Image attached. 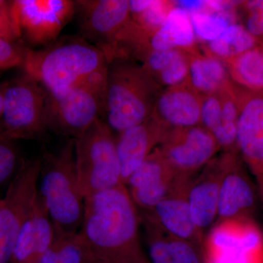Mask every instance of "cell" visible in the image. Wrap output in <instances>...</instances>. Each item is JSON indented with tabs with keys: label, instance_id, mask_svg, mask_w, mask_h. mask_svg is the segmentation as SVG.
<instances>
[{
	"label": "cell",
	"instance_id": "obj_1",
	"mask_svg": "<svg viewBox=\"0 0 263 263\" xmlns=\"http://www.w3.org/2000/svg\"><path fill=\"white\" fill-rule=\"evenodd\" d=\"M141 217L127 186L85 198L79 233L98 261L105 263H152L142 246Z\"/></svg>",
	"mask_w": 263,
	"mask_h": 263
},
{
	"label": "cell",
	"instance_id": "obj_2",
	"mask_svg": "<svg viewBox=\"0 0 263 263\" xmlns=\"http://www.w3.org/2000/svg\"><path fill=\"white\" fill-rule=\"evenodd\" d=\"M22 67L23 73L57 98L107 70L108 62L100 50L81 36L67 35L40 50L27 48Z\"/></svg>",
	"mask_w": 263,
	"mask_h": 263
},
{
	"label": "cell",
	"instance_id": "obj_3",
	"mask_svg": "<svg viewBox=\"0 0 263 263\" xmlns=\"http://www.w3.org/2000/svg\"><path fill=\"white\" fill-rule=\"evenodd\" d=\"M38 193L47 208L54 236L79 233L84 214L75 160V141L67 140L55 152L43 151Z\"/></svg>",
	"mask_w": 263,
	"mask_h": 263
},
{
	"label": "cell",
	"instance_id": "obj_4",
	"mask_svg": "<svg viewBox=\"0 0 263 263\" xmlns=\"http://www.w3.org/2000/svg\"><path fill=\"white\" fill-rule=\"evenodd\" d=\"M163 88L133 60L117 59L108 64L105 114L112 130L122 133L152 117Z\"/></svg>",
	"mask_w": 263,
	"mask_h": 263
},
{
	"label": "cell",
	"instance_id": "obj_5",
	"mask_svg": "<svg viewBox=\"0 0 263 263\" xmlns=\"http://www.w3.org/2000/svg\"><path fill=\"white\" fill-rule=\"evenodd\" d=\"M74 141L78 179L84 199L124 184L117 138L106 122L97 119Z\"/></svg>",
	"mask_w": 263,
	"mask_h": 263
},
{
	"label": "cell",
	"instance_id": "obj_6",
	"mask_svg": "<svg viewBox=\"0 0 263 263\" xmlns=\"http://www.w3.org/2000/svg\"><path fill=\"white\" fill-rule=\"evenodd\" d=\"M107 70L62 96L55 98L47 93L45 123L48 131L75 139L105 115Z\"/></svg>",
	"mask_w": 263,
	"mask_h": 263
},
{
	"label": "cell",
	"instance_id": "obj_7",
	"mask_svg": "<svg viewBox=\"0 0 263 263\" xmlns=\"http://www.w3.org/2000/svg\"><path fill=\"white\" fill-rule=\"evenodd\" d=\"M3 136L12 141L45 138L47 92L37 81L26 74L3 83Z\"/></svg>",
	"mask_w": 263,
	"mask_h": 263
},
{
	"label": "cell",
	"instance_id": "obj_8",
	"mask_svg": "<svg viewBox=\"0 0 263 263\" xmlns=\"http://www.w3.org/2000/svg\"><path fill=\"white\" fill-rule=\"evenodd\" d=\"M41 165V156L22 160L0 199V263L11 260L19 233L37 195Z\"/></svg>",
	"mask_w": 263,
	"mask_h": 263
},
{
	"label": "cell",
	"instance_id": "obj_9",
	"mask_svg": "<svg viewBox=\"0 0 263 263\" xmlns=\"http://www.w3.org/2000/svg\"><path fill=\"white\" fill-rule=\"evenodd\" d=\"M204 263H263V233L254 219L216 222L205 235Z\"/></svg>",
	"mask_w": 263,
	"mask_h": 263
},
{
	"label": "cell",
	"instance_id": "obj_10",
	"mask_svg": "<svg viewBox=\"0 0 263 263\" xmlns=\"http://www.w3.org/2000/svg\"><path fill=\"white\" fill-rule=\"evenodd\" d=\"M11 12L19 38L32 46H48L58 39L76 15L71 0H15Z\"/></svg>",
	"mask_w": 263,
	"mask_h": 263
},
{
	"label": "cell",
	"instance_id": "obj_11",
	"mask_svg": "<svg viewBox=\"0 0 263 263\" xmlns=\"http://www.w3.org/2000/svg\"><path fill=\"white\" fill-rule=\"evenodd\" d=\"M75 3L79 35L100 50L108 64L114 60L118 36L131 21L129 1L78 0Z\"/></svg>",
	"mask_w": 263,
	"mask_h": 263
},
{
	"label": "cell",
	"instance_id": "obj_12",
	"mask_svg": "<svg viewBox=\"0 0 263 263\" xmlns=\"http://www.w3.org/2000/svg\"><path fill=\"white\" fill-rule=\"evenodd\" d=\"M157 148L176 174L188 177L195 176L221 151L214 137L200 125L171 129Z\"/></svg>",
	"mask_w": 263,
	"mask_h": 263
},
{
	"label": "cell",
	"instance_id": "obj_13",
	"mask_svg": "<svg viewBox=\"0 0 263 263\" xmlns=\"http://www.w3.org/2000/svg\"><path fill=\"white\" fill-rule=\"evenodd\" d=\"M234 86L239 108L237 150L255 179L260 197L263 195V93Z\"/></svg>",
	"mask_w": 263,
	"mask_h": 263
},
{
	"label": "cell",
	"instance_id": "obj_14",
	"mask_svg": "<svg viewBox=\"0 0 263 263\" xmlns=\"http://www.w3.org/2000/svg\"><path fill=\"white\" fill-rule=\"evenodd\" d=\"M222 152L194 176L188 190V202L195 226L205 235L217 220L221 183L233 153Z\"/></svg>",
	"mask_w": 263,
	"mask_h": 263
},
{
	"label": "cell",
	"instance_id": "obj_15",
	"mask_svg": "<svg viewBox=\"0 0 263 263\" xmlns=\"http://www.w3.org/2000/svg\"><path fill=\"white\" fill-rule=\"evenodd\" d=\"M183 177L171 168L158 148L131 175L127 186L138 211L148 212L160 202Z\"/></svg>",
	"mask_w": 263,
	"mask_h": 263
},
{
	"label": "cell",
	"instance_id": "obj_16",
	"mask_svg": "<svg viewBox=\"0 0 263 263\" xmlns=\"http://www.w3.org/2000/svg\"><path fill=\"white\" fill-rule=\"evenodd\" d=\"M193 177L182 178L152 210L138 212L141 217L152 221L168 234L189 240L202 248L205 235L195 226L188 202L189 187Z\"/></svg>",
	"mask_w": 263,
	"mask_h": 263
},
{
	"label": "cell",
	"instance_id": "obj_17",
	"mask_svg": "<svg viewBox=\"0 0 263 263\" xmlns=\"http://www.w3.org/2000/svg\"><path fill=\"white\" fill-rule=\"evenodd\" d=\"M248 171L238 152H234L221 183L216 222L253 219L258 192Z\"/></svg>",
	"mask_w": 263,
	"mask_h": 263
},
{
	"label": "cell",
	"instance_id": "obj_18",
	"mask_svg": "<svg viewBox=\"0 0 263 263\" xmlns=\"http://www.w3.org/2000/svg\"><path fill=\"white\" fill-rule=\"evenodd\" d=\"M171 130L151 117L119 133L117 148L124 185L148 155L163 143Z\"/></svg>",
	"mask_w": 263,
	"mask_h": 263
},
{
	"label": "cell",
	"instance_id": "obj_19",
	"mask_svg": "<svg viewBox=\"0 0 263 263\" xmlns=\"http://www.w3.org/2000/svg\"><path fill=\"white\" fill-rule=\"evenodd\" d=\"M202 100L187 82L164 88L157 99L152 117L170 129L200 126Z\"/></svg>",
	"mask_w": 263,
	"mask_h": 263
},
{
	"label": "cell",
	"instance_id": "obj_20",
	"mask_svg": "<svg viewBox=\"0 0 263 263\" xmlns=\"http://www.w3.org/2000/svg\"><path fill=\"white\" fill-rule=\"evenodd\" d=\"M140 217L152 263H204L201 247L173 236L152 221Z\"/></svg>",
	"mask_w": 263,
	"mask_h": 263
},
{
	"label": "cell",
	"instance_id": "obj_21",
	"mask_svg": "<svg viewBox=\"0 0 263 263\" xmlns=\"http://www.w3.org/2000/svg\"><path fill=\"white\" fill-rule=\"evenodd\" d=\"M196 41L190 14L175 6L163 24L150 36L149 49H178L194 53L199 51Z\"/></svg>",
	"mask_w": 263,
	"mask_h": 263
},
{
	"label": "cell",
	"instance_id": "obj_22",
	"mask_svg": "<svg viewBox=\"0 0 263 263\" xmlns=\"http://www.w3.org/2000/svg\"><path fill=\"white\" fill-rule=\"evenodd\" d=\"M141 65L163 89L179 86L188 81L190 53L178 49L149 51Z\"/></svg>",
	"mask_w": 263,
	"mask_h": 263
},
{
	"label": "cell",
	"instance_id": "obj_23",
	"mask_svg": "<svg viewBox=\"0 0 263 263\" xmlns=\"http://www.w3.org/2000/svg\"><path fill=\"white\" fill-rule=\"evenodd\" d=\"M187 83L201 96L218 94L232 84L226 64L200 51L190 53Z\"/></svg>",
	"mask_w": 263,
	"mask_h": 263
},
{
	"label": "cell",
	"instance_id": "obj_24",
	"mask_svg": "<svg viewBox=\"0 0 263 263\" xmlns=\"http://www.w3.org/2000/svg\"><path fill=\"white\" fill-rule=\"evenodd\" d=\"M232 82L242 89L263 93V46L257 45L224 62Z\"/></svg>",
	"mask_w": 263,
	"mask_h": 263
},
{
	"label": "cell",
	"instance_id": "obj_25",
	"mask_svg": "<svg viewBox=\"0 0 263 263\" xmlns=\"http://www.w3.org/2000/svg\"><path fill=\"white\" fill-rule=\"evenodd\" d=\"M259 43L243 24L230 25L219 37L205 43L204 51L208 56L224 62L255 47Z\"/></svg>",
	"mask_w": 263,
	"mask_h": 263
},
{
	"label": "cell",
	"instance_id": "obj_26",
	"mask_svg": "<svg viewBox=\"0 0 263 263\" xmlns=\"http://www.w3.org/2000/svg\"><path fill=\"white\" fill-rule=\"evenodd\" d=\"M97 261L79 232L73 235L54 236L40 263H94Z\"/></svg>",
	"mask_w": 263,
	"mask_h": 263
},
{
	"label": "cell",
	"instance_id": "obj_27",
	"mask_svg": "<svg viewBox=\"0 0 263 263\" xmlns=\"http://www.w3.org/2000/svg\"><path fill=\"white\" fill-rule=\"evenodd\" d=\"M129 6L132 20L151 36L163 24L175 3L165 0H132Z\"/></svg>",
	"mask_w": 263,
	"mask_h": 263
},
{
	"label": "cell",
	"instance_id": "obj_28",
	"mask_svg": "<svg viewBox=\"0 0 263 263\" xmlns=\"http://www.w3.org/2000/svg\"><path fill=\"white\" fill-rule=\"evenodd\" d=\"M237 11L224 13H194L190 14L196 39L204 44L214 41L232 24L237 23Z\"/></svg>",
	"mask_w": 263,
	"mask_h": 263
},
{
	"label": "cell",
	"instance_id": "obj_29",
	"mask_svg": "<svg viewBox=\"0 0 263 263\" xmlns=\"http://www.w3.org/2000/svg\"><path fill=\"white\" fill-rule=\"evenodd\" d=\"M200 126L216 139L221 124V100L220 93L202 96Z\"/></svg>",
	"mask_w": 263,
	"mask_h": 263
},
{
	"label": "cell",
	"instance_id": "obj_30",
	"mask_svg": "<svg viewBox=\"0 0 263 263\" xmlns=\"http://www.w3.org/2000/svg\"><path fill=\"white\" fill-rule=\"evenodd\" d=\"M22 161L15 141L0 136V187L13 179Z\"/></svg>",
	"mask_w": 263,
	"mask_h": 263
},
{
	"label": "cell",
	"instance_id": "obj_31",
	"mask_svg": "<svg viewBox=\"0 0 263 263\" xmlns=\"http://www.w3.org/2000/svg\"><path fill=\"white\" fill-rule=\"evenodd\" d=\"M240 9L245 12L243 26L257 43L263 46V0L243 1Z\"/></svg>",
	"mask_w": 263,
	"mask_h": 263
},
{
	"label": "cell",
	"instance_id": "obj_32",
	"mask_svg": "<svg viewBox=\"0 0 263 263\" xmlns=\"http://www.w3.org/2000/svg\"><path fill=\"white\" fill-rule=\"evenodd\" d=\"M27 48L17 42L0 38V70L22 67Z\"/></svg>",
	"mask_w": 263,
	"mask_h": 263
},
{
	"label": "cell",
	"instance_id": "obj_33",
	"mask_svg": "<svg viewBox=\"0 0 263 263\" xmlns=\"http://www.w3.org/2000/svg\"><path fill=\"white\" fill-rule=\"evenodd\" d=\"M0 38L17 42L19 39L11 12V1L0 0Z\"/></svg>",
	"mask_w": 263,
	"mask_h": 263
},
{
	"label": "cell",
	"instance_id": "obj_34",
	"mask_svg": "<svg viewBox=\"0 0 263 263\" xmlns=\"http://www.w3.org/2000/svg\"><path fill=\"white\" fill-rule=\"evenodd\" d=\"M175 6L187 12L189 14L194 13H206V1H174Z\"/></svg>",
	"mask_w": 263,
	"mask_h": 263
},
{
	"label": "cell",
	"instance_id": "obj_35",
	"mask_svg": "<svg viewBox=\"0 0 263 263\" xmlns=\"http://www.w3.org/2000/svg\"><path fill=\"white\" fill-rule=\"evenodd\" d=\"M3 92H4V85L0 84V135H3V127H2V118H3Z\"/></svg>",
	"mask_w": 263,
	"mask_h": 263
},
{
	"label": "cell",
	"instance_id": "obj_36",
	"mask_svg": "<svg viewBox=\"0 0 263 263\" xmlns=\"http://www.w3.org/2000/svg\"><path fill=\"white\" fill-rule=\"evenodd\" d=\"M94 263H105V262H101V261H97V262H95Z\"/></svg>",
	"mask_w": 263,
	"mask_h": 263
},
{
	"label": "cell",
	"instance_id": "obj_37",
	"mask_svg": "<svg viewBox=\"0 0 263 263\" xmlns=\"http://www.w3.org/2000/svg\"><path fill=\"white\" fill-rule=\"evenodd\" d=\"M261 200H262V204H263V195L260 197Z\"/></svg>",
	"mask_w": 263,
	"mask_h": 263
},
{
	"label": "cell",
	"instance_id": "obj_38",
	"mask_svg": "<svg viewBox=\"0 0 263 263\" xmlns=\"http://www.w3.org/2000/svg\"><path fill=\"white\" fill-rule=\"evenodd\" d=\"M0 199H1V197H0Z\"/></svg>",
	"mask_w": 263,
	"mask_h": 263
}]
</instances>
